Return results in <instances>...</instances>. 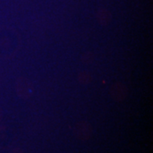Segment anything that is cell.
Listing matches in <instances>:
<instances>
[{
  "instance_id": "6da1fadb",
  "label": "cell",
  "mask_w": 153,
  "mask_h": 153,
  "mask_svg": "<svg viewBox=\"0 0 153 153\" xmlns=\"http://www.w3.org/2000/svg\"><path fill=\"white\" fill-rule=\"evenodd\" d=\"M16 90L17 95L21 99L27 100L29 98L33 90L30 80L24 76L19 77L16 82Z\"/></svg>"
},
{
  "instance_id": "7a4b0ae2",
  "label": "cell",
  "mask_w": 153,
  "mask_h": 153,
  "mask_svg": "<svg viewBox=\"0 0 153 153\" xmlns=\"http://www.w3.org/2000/svg\"><path fill=\"white\" fill-rule=\"evenodd\" d=\"M74 134L78 140L86 141L92 136L93 128L87 122H79L74 128Z\"/></svg>"
},
{
  "instance_id": "3957f363",
  "label": "cell",
  "mask_w": 153,
  "mask_h": 153,
  "mask_svg": "<svg viewBox=\"0 0 153 153\" xmlns=\"http://www.w3.org/2000/svg\"><path fill=\"white\" fill-rule=\"evenodd\" d=\"M128 88L123 82H115L110 88V95L115 101H123L128 96Z\"/></svg>"
},
{
  "instance_id": "277c9868",
  "label": "cell",
  "mask_w": 153,
  "mask_h": 153,
  "mask_svg": "<svg viewBox=\"0 0 153 153\" xmlns=\"http://www.w3.org/2000/svg\"><path fill=\"white\" fill-rule=\"evenodd\" d=\"M97 21L98 22L102 25V26H106L108 25L111 20V16L108 11L106 10H100L97 13Z\"/></svg>"
},
{
  "instance_id": "5b68a950",
  "label": "cell",
  "mask_w": 153,
  "mask_h": 153,
  "mask_svg": "<svg viewBox=\"0 0 153 153\" xmlns=\"http://www.w3.org/2000/svg\"><path fill=\"white\" fill-rule=\"evenodd\" d=\"M77 81L80 82L81 84L86 85L90 83L92 81V76L90 74V72L87 71H80L77 75Z\"/></svg>"
},
{
  "instance_id": "8992f818",
  "label": "cell",
  "mask_w": 153,
  "mask_h": 153,
  "mask_svg": "<svg viewBox=\"0 0 153 153\" xmlns=\"http://www.w3.org/2000/svg\"><path fill=\"white\" fill-rule=\"evenodd\" d=\"M94 60V55L93 52L91 51H85L81 56V60L82 61L83 64L88 65V64H91Z\"/></svg>"
},
{
  "instance_id": "52a82bcc",
  "label": "cell",
  "mask_w": 153,
  "mask_h": 153,
  "mask_svg": "<svg viewBox=\"0 0 153 153\" xmlns=\"http://www.w3.org/2000/svg\"><path fill=\"white\" fill-rule=\"evenodd\" d=\"M11 153H24L23 152V151H22V149H20V148H16V149H14Z\"/></svg>"
},
{
  "instance_id": "ba28073f",
  "label": "cell",
  "mask_w": 153,
  "mask_h": 153,
  "mask_svg": "<svg viewBox=\"0 0 153 153\" xmlns=\"http://www.w3.org/2000/svg\"><path fill=\"white\" fill-rule=\"evenodd\" d=\"M1 116H2V112H1V109H0V118H1Z\"/></svg>"
}]
</instances>
